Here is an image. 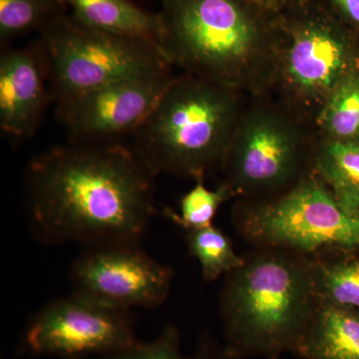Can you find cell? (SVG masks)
Returning a JSON list of instances; mask_svg holds the SVG:
<instances>
[{
	"instance_id": "10",
	"label": "cell",
	"mask_w": 359,
	"mask_h": 359,
	"mask_svg": "<svg viewBox=\"0 0 359 359\" xmlns=\"http://www.w3.org/2000/svg\"><path fill=\"white\" fill-rule=\"evenodd\" d=\"M74 292L113 308H157L166 301L174 271L139 244L87 247L71 271Z\"/></svg>"
},
{
	"instance_id": "5",
	"label": "cell",
	"mask_w": 359,
	"mask_h": 359,
	"mask_svg": "<svg viewBox=\"0 0 359 359\" xmlns=\"http://www.w3.org/2000/svg\"><path fill=\"white\" fill-rule=\"evenodd\" d=\"M318 133L271 92L248 97L226 149L221 184L235 199L287 192L313 170Z\"/></svg>"
},
{
	"instance_id": "6",
	"label": "cell",
	"mask_w": 359,
	"mask_h": 359,
	"mask_svg": "<svg viewBox=\"0 0 359 359\" xmlns=\"http://www.w3.org/2000/svg\"><path fill=\"white\" fill-rule=\"evenodd\" d=\"M287 39L271 93L316 128L327 99L359 63V32L327 0L283 14Z\"/></svg>"
},
{
	"instance_id": "4",
	"label": "cell",
	"mask_w": 359,
	"mask_h": 359,
	"mask_svg": "<svg viewBox=\"0 0 359 359\" xmlns=\"http://www.w3.org/2000/svg\"><path fill=\"white\" fill-rule=\"evenodd\" d=\"M248 97L182 73L136 130L132 147L156 176L166 173L204 182L219 171Z\"/></svg>"
},
{
	"instance_id": "12",
	"label": "cell",
	"mask_w": 359,
	"mask_h": 359,
	"mask_svg": "<svg viewBox=\"0 0 359 359\" xmlns=\"http://www.w3.org/2000/svg\"><path fill=\"white\" fill-rule=\"evenodd\" d=\"M50 100L39 45L7 49L0 57V129L13 139L32 136Z\"/></svg>"
},
{
	"instance_id": "1",
	"label": "cell",
	"mask_w": 359,
	"mask_h": 359,
	"mask_svg": "<svg viewBox=\"0 0 359 359\" xmlns=\"http://www.w3.org/2000/svg\"><path fill=\"white\" fill-rule=\"evenodd\" d=\"M155 178L122 144L51 149L28 168L30 228L45 245L139 244L155 214Z\"/></svg>"
},
{
	"instance_id": "20",
	"label": "cell",
	"mask_w": 359,
	"mask_h": 359,
	"mask_svg": "<svg viewBox=\"0 0 359 359\" xmlns=\"http://www.w3.org/2000/svg\"><path fill=\"white\" fill-rule=\"evenodd\" d=\"M235 199L228 187L221 184L216 190H210L204 182H197L180 202V212L167 208L164 216L185 231L199 230L214 224L219 208L226 201Z\"/></svg>"
},
{
	"instance_id": "23",
	"label": "cell",
	"mask_w": 359,
	"mask_h": 359,
	"mask_svg": "<svg viewBox=\"0 0 359 359\" xmlns=\"http://www.w3.org/2000/svg\"><path fill=\"white\" fill-rule=\"evenodd\" d=\"M191 359H236L226 353L224 346H221L209 335L201 337L196 353Z\"/></svg>"
},
{
	"instance_id": "17",
	"label": "cell",
	"mask_w": 359,
	"mask_h": 359,
	"mask_svg": "<svg viewBox=\"0 0 359 359\" xmlns=\"http://www.w3.org/2000/svg\"><path fill=\"white\" fill-rule=\"evenodd\" d=\"M316 130L323 140L359 141V63L327 99Z\"/></svg>"
},
{
	"instance_id": "15",
	"label": "cell",
	"mask_w": 359,
	"mask_h": 359,
	"mask_svg": "<svg viewBox=\"0 0 359 359\" xmlns=\"http://www.w3.org/2000/svg\"><path fill=\"white\" fill-rule=\"evenodd\" d=\"M313 171L342 210L359 219V141H327L318 137Z\"/></svg>"
},
{
	"instance_id": "21",
	"label": "cell",
	"mask_w": 359,
	"mask_h": 359,
	"mask_svg": "<svg viewBox=\"0 0 359 359\" xmlns=\"http://www.w3.org/2000/svg\"><path fill=\"white\" fill-rule=\"evenodd\" d=\"M96 359H185L181 351L178 328L168 325L159 337L150 342H136L117 353L98 356Z\"/></svg>"
},
{
	"instance_id": "14",
	"label": "cell",
	"mask_w": 359,
	"mask_h": 359,
	"mask_svg": "<svg viewBox=\"0 0 359 359\" xmlns=\"http://www.w3.org/2000/svg\"><path fill=\"white\" fill-rule=\"evenodd\" d=\"M71 15L89 27L157 43L159 18L131 0H61ZM158 44V43H157Z\"/></svg>"
},
{
	"instance_id": "2",
	"label": "cell",
	"mask_w": 359,
	"mask_h": 359,
	"mask_svg": "<svg viewBox=\"0 0 359 359\" xmlns=\"http://www.w3.org/2000/svg\"><path fill=\"white\" fill-rule=\"evenodd\" d=\"M157 43L185 74L244 92L269 93L287 33L283 14L261 0H162Z\"/></svg>"
},
{
	"instance_id": "22",
	"label": "cell",
	"mask_w": 359,
	"mask_h": 359,
	"mask_svg": "<svg viewBox=\"0 0 359 359\" xmlns=\"http://www.w3.org/2000/svg\"><path fill=\"white\" fill-rule=\"evenodd\" d=\"M327 2L340 20L359 32V0H327Z\"/></svg>"
},
{
	"instance_id": "24",
	"label": "cell",
	"mask_w": 359,
	"mask_h": 359,
	"mask_svg": "<svg viewBox=\"0 0 359 359\" xmlns=\"http://www.w3.org/2000/svg\"><path fill=\"white\" fill-rule=\"evenodd\" d=\"M261 1L276 13L283 14L304 6L311 0H261Z\"/></svg>"
},
{
	"instance_id": "9",
	"label": "cell",
	"mask_w": 359,
	"mask_h": 359,
	"mask_svg": "<svg viewBox=\"0 0 359 359\" xmlns=\"http://www.w3.org/2000/svg\"><path fill=\"white\" fill-rule=\"evenodd\" d=\"M138 342L129 309L74 292L51 302L26 327L20 353L83 359L117 353Z\"/></svg>"
},
{
	"instance_id": "8",
	"label": "cell",
	"mask_w": 359,
	"mask_h": 359,
	"mask_svg": "<svg viewBox=\"0 0 359 359\" xmlns=\"http://www.w3.org/2000/svg\"><path fill=\"white\" fill-rule=\"evenodd\" d=\"M39 45L50 100L172 66L152 40L89 27L63 13L40 32ZM173 67V66H172Z\"/></svg>"
},
{
	"instance_id": "7",
	"label": "cell",
	"mask_w": 359,
	"mask_h": 359,
	"mask_svg": "<svg viewBox=\"0 0 359 359\" xmlns=\"http://www.w3.org/2000/svg\"><path fill=\"white\" fill-rule=\"evenodd\" d=\"M231 222L254 248L313 257L328 250L359 252V219L349 216L316 172L287 192L266 199L236 200Z\"/></svg>"
},
{
	"instance_id": "11",
	"label": "cell",
	"mask_w": 359,
	"mask_h": 359,
	"mask_svg": "<svg viewBox=\"0 0 359 359\" xmlns=\"http://www.w3.org/2000/svg\"><path fill=\"white\" fill-rule=\"evenodd\" d=\"M175 77L169 66L126 78L59 101L56 115L73 142L107 143L133 135Z\"/></svg>"
},
{
	"instance_id": "13",
	"label": "cell",
	"mask_w": 359,
	"mask_h": 359,
	"mask_svg": "<svg viewBox=\"0 0 359 359\" xmlns=\"http://www.w3.org/2000/svg\"><path fill=\"white\" fill-rule=\"evenodd\" d=\"M294 354L304 359H359V311L318 302Z\"/></svg>"
},
{
	"instance_id": "18",
	"label": "cell",
	"mask_w": 359,
	"mask_h": 359,
	"mask_svg": "<svg viewBox=\"0 0 359 359\" xmlns=\"http://www.w3.org/2000/svg\"><path fill=\"white\" fill-rule=\"evenodd\" d=\"M185 241L189 255L199 262L205 282L218 280L244 263V257L235 252L231 238L214 224L186 231Z\"/></svg>"
},
{
	"instance_id": "3",
	"label": "cell",
	"mask_w": 359,
	"mask_h": 359,
	"mask_svg": "<svg viewBox=\"0 0 359 359\" xmlns=\"http://www.w3.org/2000/svg\"><path fill=\"white\" fill-rule=\"evenodd\" d=\"M318 304L311 257L255 248L224 276L219 294L224 349L236 359L294 353Z\"/></svg>"
},
{
	"instance_id": "16",
	"label": "cell",
	"mask_w": 359,
	"mask_h": 359,
	"mask_svg": "<svg viewBox=\"0 0 359 359\" xmlns=\"http://www.w3.org/2000/svg\"><path fill=\"white\" fill-rule=\"evenodd\" d=\"M311 257L318 302L359 311V252L328 250Z\"/></svg>"
},
{
	"instance_id": "19",
	"label": "cell",
	"mask_w": 359,
	"mask_h": 359,
	"mask_svg": "<svg viewBox=\"0 0 359 359\" xmlns=\"http://www.w3.org/2000/svg\"><path fill=\"white\" fill-rule=\"evenodd\" d=\"M63 13L65 6L61 0H0V39L8 42L41 32Z\"/></svg>"
}]
</instances>
